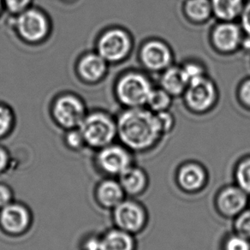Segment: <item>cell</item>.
Segmentation results:
<instances>
[{"instance_id":"cell-1","label":"cell","mask_w":250,"mask_h":250,"mask_svg":"<svg viewBox=\"0 0 250 250\" xmlns=\"http://www.w3.org/2000/svg\"><path fill=\"white\" fill-rule=\"evenodd\" d=\"M116 118L117 141L136 155L153 152L167 137L156 114L146 107L120 109Z\"/></svg>"},{"instance_id":"cell-2","label":"cell","mask_w":250,"mask_h":250,"mask_svg":"<svg viewBox=\"0 0 250 250\" xmlns=\"http://www.w3.org/2000/svg\"><path fill=\"white\" fill-rule=\"evenodd\" d=\"M154 86L151 75L141 68H129L118 74L111 90L116 103L121 109L146 107Z\"/></svg>"},{"instance_id":"cell-3","label":"cell","mask_w":250,"mask_h":250,"mask_svg":"<svg viewBox=\"0 0 250 250\" xmlns=\"http://www.w3.org/2000/svg\"><path fill=\"white\" fill-rule=\"evenodd\" d=\"M9 27L18 42L28 46L44 45L53 33L50 15L44 9L35 5L21 14L10 17Z\"/></svg>"},{"instance_id":"cell-4","label":"cell","mask_w":250,"mask_h":250,"mask_svg":"<svg viewBox=\"0 0 250 250\" xmlns=\"http://www.w3.org/2000/svg\"><path fill=\"white\" fill-rule=\"evenodd\" d=\"M135 48L134 35L128 28L121 25L104 27L94 39V51L111 66L126 62L132 56Z\"/></svg>"},{"instance_id":"cell-5","label":"cell","mask_w":250,"mask_h":250,"mask_svg":"<svg viewBox=\"0 0 250 250\" xmlns=\"http://www.w3.org/2000/svg\"><path fill=\"white\" fill-rule=\"evenodd\" d=\"M78 128L87 149L93 152L118 139L116 114L102 108L89 110Z\"/></svg>"},{"instance_id":"cell-6","label":"cell","mask_w":250,"mask_h":250,"mask_svg":"<svg viewBox=\"0 0 250 250\" xmlns=\"http://www.w3.org/2000/svg\"><path fill=\"white\" fill-rule=\"evenodd\" d=\"M88 111L87 102L74 91L59 92L49 104V116L52 124L62 131L78 128Z\"/></svg>"},{"instance_id":"cell-7","label":"cell","mask_w":250,"mask_h":250,"mask_svg":"<svg viewBox=\"0 0 250 250\" xmlns=\"http://www.w3.org/2000/svg\"><path fill=\"white\" fill-rule=\"evenodd\" d=\"M184 109L194 116H206L215 110L219 103L220 91L209 75L188 85L180 98Z\"/></svg>"},{"instance_id":"cell-8","label":"cell","mask_w":250,"mask_h":250,"mask_svg":"<svg viewBox=\"0 0 250 250\" xmlns=\"http://www.w3.org/2000/svg\"><path fill=\"white\" fill-rule=\"evenodd\" d=\"M136 58L140 68L151 76H158L176 62L175 52L170 43L157 36L147 37L141 42Z\"/></svg>"},{"instance_id":"cell-9","label":"cell","mask_w":250,"mask_h":250,"mask_svg":"<svg viewBox=\"0 0 250 250\" xmlns=\"http://www.w3.org/2000/svg\"><path fill=\"white\" fill-rule=\"evenodd\" d=\"M136 163V154L118 141L94 151L92 158L93 167L101 177L118 178Z\"/></svg>"},{"instance_id":"cell-10","label":"cell","mask_w":250,"mask_h":250,"mask_svg":"<svg viewBox=\"0 0 250 250\" xmlns=\"http://www.w3.org/2000/svg\"><path fill=\"white\" fill-rule=\"evenodd\" d=\"M110 212L112 226L136 236L149 225L148 210L137 198L126 197Z\"/></svg>"},{"instance_id":"cell-11","label":"cell","mask_w":250,"mask_h":250,"mask_svg":"<svg viewBox=\"0 0 250 250\" xmlns=\"http://www.w3.org/2000/svg\"><path fill=\"white\" fill-rule=\"evenodd\" d=\"M34 212L25 202L15 200L0 210V232L9 238H21L30 232Z\"/></svg>"},{"instance_id":"cell-12","label":"cell","mask_w":250,"mask_h":250,"mask_svg":"<svg viewBox=\"0 0 250 250\" xmlns=\"http://www.w3.org/2000/svg\"><path fill=\"white\" fill-rule=\"evenodd\" d=\"M244 33L238 21H215L209 28V46L217 55L230 57L240 52Z\"/></svg>"},{"instance_id":"cell-13","label":"cell","mask_w":250,"mask_h":250,"mask_svg":"<svg viewBox=\"0 0 250 250\" xmlns=\"http://www.w3.org/2000/svg\"><path fill=\"white\" fill-rule=\"evenodd\" d=\"M174 181L182 193L188 195H198L208 187L210 175L202 162L188 160L177 166L174 174Z\"/></svg>"},{"instance_id":"cell-14","label":"cell","mask_w":250,"mask_h":250,"mask_svg":"<svg viewBox=\"0 0 250 250\" xmlns=\"http://www.w3.org/2000/svg\"><path fill=\"white\" fill-rule=\"evenodd\" d=\"M111 65L94 49L78 55L74 63V73L79 83L86 86H96L109 75Z\"/></svg>"},{"instance_id":"cell-15","label":"cell","mask_w":250,"mask_h":250,"mask_svg":"<svg viewBox=\"0 0 250 250\" xmlns=\"http://www.w3.org/2000/svg\"><path fill=\"white\" fill-rule=\"evenodd\" d=\"M216 212L222 219L231 220L250 206V195L236 184H226L216 192L213 200Z\"/></svg>"},{"instance_id":"cell-16","label":"cell","mask_w":250,"mask_h":250,"mask_svg":"<svg viewBox=\"0 0 250 250\" xmlns=\"http://www.w3.org/2000/svg\"><path fill=\"white\" fill-rule=\"evenodd\" d=\"M125 198L126 195L116 177H101L94 185L93 200L101 210L111 212Z\"/></svg>"},{"instance_id":"cell-17","label":"cell","mask_w":250,"mask_h":250,"mask_svg":"<svg viewBox=\"0 0 250 250\" xmlns=\"http://www.w3.org/2000/svg\"><path fill=\"white\" fill-rule=\"evenodd\" d=\"M126 197L138 198L144 195L150 185L149 175L143 167L134 164L118 177Z\"/></svg>"},{"instance_id":"cell-18","label":"cell","mask_w":250,"mask_h":250,"mask_svg":"<svg viewBox=\"0 0 250 250\" xmlns=\"http://www.w3.org/2000/svg\"><path fill=\"white\" fill-rule=\"evenodd\" d=\"M101 250H138L136 236L115 226L99 234Z\"/></svg>"},{"instance_id":"cell-19","label":"cell","mask_w":250,"mask_h":250,"mask_svg":"<svg viewBox=\"0 0 250 250\" xmlns=\"http://www.w3.org/2000/svg\"><path fill=\"white\" fill-rule=\"evenodd\" d=\"M181 14L184 21L195 27L207 25L213 19L210 0H183Z\"/></svg>"},{"instance_id":"cell-20","label":"cell","mask_w":250,"mask_h":250,"mask_svg":"<svg viewBox=\"0 0 250 250\" xmlns=\"http://www.w3.org/2000/svg\"><path fill=\"white\" fill-rule=\"evenodd\" d=\"M157 82L156 85L167 91L174 99H180L188 84L180 64L177 62L159 74Z\"/></svg>"},{"instance_id":"cell-21","label":"cell","mask_w":250,"mask_h":250,"mask_svg":"<svg viewBox=\"0 0 250 250\" xmlns=\"http://www.w3.org/2000/svg\"><path fill=\"white\" fill-rule=\"evenodd\" d=\"M247 0H210L215 21H238Z\"/></svg>"},{"instance_id":"cell-22","label":"cell","mask_w":250,"mask_h":250,"mask_svg":"<svg viewBox=\"0 0 250 250\" xmlns=\"http://www.w3.org/2000/svg\"><path fill=\"white\" fill-rule=\"evenodd\" d=\"M174 99L167 91L155 84L151 91L146 102V107L153 113H160L162 111H169L173 104Z\"/></svg>"},{"instance_id":"cell-23","label":"cell","mask_w":250,"mask_h":250,"mask_svg":"<svg viewBox=\"0 0 250 250\" xmlns=\"http://www.w3.org/2000/svg\"><path fill=\"white\" fill-rule=\"evenodd\" d=\"M17 123L18 118L13 107L7 102L0 101V142L13 134Z\"/></svg>"},{"instance_id":"cell-24","label":"cell","mask_w":250,"mask_h":250,"mask_svg":"<svg viewBox=\"0 0 250 250\" xmlns=\"http://www.w3.org/2000/svg\"><path fill=\"white\" fill-rule=\"evenodd\" d=\"M179 64L188 84L193 82L201 80L202 78L210 75L205 62L197 58L189 57L188 59H184V61Z\"/></svg>"},{"instance_id":"cell-25","label":"cell","mask_w":250,"mask_h":250,"mask_svg":"<svg viewBox=\"0 0 250 250\" xmlns=\"http://www.w3.org/2000/svg\"><path fill=\"white\" fill-rule=\"evenodd\" d=\"M233 180L250 195V153L240 157L233 167Z\"/></svg>"},{"instance_id":"cell-26","label":"cell","mask_w":250,"mask_h":250,"mask_svg":"<svg viewBox=\"0 0 250 250\" xmlns=\"http://www.w3.org/2000/svg\"><path fill=\"white\" fill-rule=\"evenodd\" d=\"M62 142L64 147L72 153H81L87 149L79 128L62 131Z\"/></svg>"},{"instance_id":"cell-27","label":"cell","mask_w":250,"mask_h":250,"mask_svg":"<svg viewBox=\"0 0 250 250\" xmlns=\"http://www.w3.org/2000/svg\"><path fill=\"white\" fill-rule=\"evenodd\" d=\"M220 250H250V240L231 230L224 236Z\"/></svg>"},{"instance_id":"cell-28","label":"cell","mask_w":250,"mask_h":250,"mask_svg":"<svg viewBox=\"0 0 250 250\" xmlns=\"http://www.w3.org/2000/svg\"><path fill=\"white\" fill-rule=\"evenodd\" d=\"M235 97L240 107L250 112V76L243 77L237 83Z\"/></svg>"},{"instance_id":"cell-29","label":"cell","mask_w":250,"mask_h":250,"mask_svg":"<svg viewBox=\"0 0 250 250\" xmlns=\"http://www.w3.org/2000/svg\"><path fill=\"white\" fill-rule=\"evenodd\" d=\"M232 230L250 240V207L233 219Z\"/></svg>"},{"instance_id":"cell-30","label":"cell","mask_w":250,"mask_h":250,"mask_svg":"<svg viewBox=\"0 0 250 250\" xmlns=\"http://www.w3.org/2000/svg\"><path fill=\"white\" fill-rule=\"evenodd\" d=\"M4 11L9 17H15L34 5V0H3Z\"/></svg>"},{"instance_id":"cell-31","label":"cell","mask_w":250,"mask_h":250,"mask_svg":"<svg viewBox=\"0 0 250 250\" xmlns=\"http://www.w3.org/2000/svg\"><path fill=\"white\" fill-rule=\"evenodd\" d=\"M158 118V121L160 123V127L163 131L165 136H168L170 133L173 131L177 125V119L175 115L169 111H162L160 113H155Z\"/></svg>"},{"instance_id":"cell-32","label":"cell","mask_w":250,"mask_h":250,"mask_svg":"<svg viewBox=\"0 0 250 250\" xmlns=\"http://www.w3.org/2000/svg\"><path fill=\"white\" fill-rule=\"evenodd\" d=\"M13 157L6 146L0 144V176H3L11 170L13 166Z\"/></svg>"},{"instance_id":"cell-33","label":"cell","mask_w":250,"mask_h":250,"mask_svg":"<svg viewBox=\"0 0 250 250\" xmlns=\"http://www.w3.org/2000/svg\"><path fill=\"white\" fill-rule=\"evenodd\" d=\"M16 200L13 188L4 182H0V210Z\"/></svg>"},{"instance_id":"cell-34","label":"cell","mask_w":250,"mask_h":250,"mask_svg":"<svg viewBox=\"0 0 250 250\" xmlns=\"http://www.w3.org/2000/svg\"><path fill=\"white\" fill-rule=\"evenodd\" d=\"M79 250H101L99 234H87L81 240Z\"/></svg>"},{"instance_id":"cell-35","label":"cell","mask_w":250,"mask_h":250,"mask_svg":"<svg viewBox=\"0 0 250 250\" xmlns=\"http://www.w3.org/2000/svg\"><path fill=\"white\" fill-rule=\"evenodd\" d=\"M241 28L245 35H250V0H247L238 19Z\"/></svg>"},{"instance_id":"cell-36","label":"cell","mask_w":250,"mask_h":250,"mask_svg":"<svg viewBox=\"0 0 250 250\" xmlns=\"http://www.w3.org/2000/svg\"><path fill=\"white\" fill-rule=\"evenodd\" d=\"M240 52H243L246 55L250 56V35H245L243 36Z\"/></svg>"},{"instance_id":"cell-37","label":"cell","mask_w":250,"mask_h":250,"mask_svg":"<svg viewBox=\"0 0 250 250\" xmlns=\"http://www.w3.org/2000/svg\"><path fill=\"white\" fill-rule=\"evenodd\" d=\"M5 11H4V4H3V0H0V19L3 18Z\"/></svg>"},{"instance_id":"cell-38","label":"cell","mask_w":250,"mask_h":250,"mask_svg":"<svg viewBox=\"0 0 250 250\" xmlns=\"http://www.w3.org/2000/svg\"><path fill=\"white\" fill-rule=\"evenodd\" d=\"M60 1L64 4H75L78 0H60Z\"/></svg>"}]
</instances>
